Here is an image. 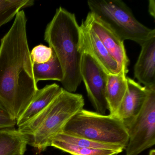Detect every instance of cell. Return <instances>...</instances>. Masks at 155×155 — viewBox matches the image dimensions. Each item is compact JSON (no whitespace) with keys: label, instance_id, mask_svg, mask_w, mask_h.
<instances>
[{"label":"cell","instance_id":"6da1fadb","mask_svg":"<svg viewBox=\"0 0 155 155\" xmlns=\"http://www.w3.org/2000/svg\"><path fill=\"white\" fill-rule=\"evenodd\" d=\"M27 22L21 10L0 46V104L16 120L39 89L33 74Z\"/></svg>","mask_w":155,"mask_h":155},{"label":"cell","instance_id":"7a4b0ae2","mask_svg":"<svg viewBox=\"0 0 155 155\" xmlns=\"http://www.w3.org/2000/svg\"><path fill=\"white\" fill-rule=\"evenodd\" d=\"M44 39L61 65L63 88L71 93L75 92L82 81L80 69L83 52L80 26L75 14L62 7L57 9L47 25Z\"/></svg>","mask_w":155,"mask_h":155},{"label":"cell","instance_id":"3957f363","mask_svg":"<svg viewBox=\"0 0 155 155\" xmlns=\"http://www.w3.org/2000/svg\"><path fill=\"white\" fill-rule=\"evenodd\" d=\"M85 101L81 94L61 88L60 93L42 111L18 130L30 137V144L40 151L51 146L56 136L63 131L71 119L83 109Z\"/></svg>","mask_w":155,"mask_h":155},{"label":"cell","instance_id":"277c9868","mask_svg":"<svg viewBox=\"0 0 155 155\" xmlns=\"http://www.w3.org/2000/svg\"><path fill=\"white\" fill-rule=\"evenodd\" d=\"M62 132L126 148L129 137L123 122L110 115L81 110L68 122Z\"/></svg>","mask_w":155,"mask_h":155},{"label":"cell","instance_id":"5b68a950","mask_svg":"<svg viewBox=\"0 0 155 155\" xmlns=\"http://www.w3.org/2000/svg\"><path fill=\"white\" fill-rule=\"evenodd\" d=\"M90 12L108 24L123 41H132L140 46L155 36V30L141 24L130 8L120 0H89Z\"/></svg>","mask_w":155,"mask_h":155},{"label":"cell","instance_id":"8992f818","mask_svg":"<svg viewBox=\"0 0 155 155\" xmlns=\"http://www.w3.org/2000/svg\"><path fill=\"white\" fill-rule=\"evenodd\" d=\"M147 88L141 110L126 127L129 137L126 155H138L155 144V86Z\"/></svg>","mask_w":155,"mask_h":155},{"label":"cell","instance_id":"52a82bcc","mask_svg":"<svg viewBox=\"0 0 155 155\" xmlns=\"http://www.w3.org/2000/svg\"><path fill=\"white\" fill-rule=\"evenodd\" d=\"M80 71L88 97L96 112L106 115L108 110L106 98L108 74L90 55L84 51Z\"/></svg>","mask_w":155,"mask_h":155},{"label":"cell","instance_id":"ba28073f","mask_svg":"<svg viewBox=\"0 0 155 155\" xmlns=\"http://www.w3.org/2000/svg\"><path fill=\"white\" fill-rule=\"evenodd\" d=\"M82 22L97 35L110 56L117 61L119 72L121 69L128 72L130 61L127 56L124 41L110 26L91 12L88 13L86 20Z\"/></svg>","mask_w":155,"mask_h":155},{"label":"cell","instance_id":"9c48e42d","mask_svg":"<svg viewBox=\"0 0 155 155\" xmlns=\"http://www.w3.org/2000/svg\"><path fill=\"white\" fill-rule=\"evenodd\" d=\"M82 52L90 55L108 75L119 72L117 61L110 56L97 36L83 22L80 25Z\"/></svg>","mask_w":155,"mask_h":155},{"label":"cell","instance_id":"30bf717a","mask_svg":"<svg viewBox=\"0 0 155 155\" xmlns=\"http://www.w3.org/2000/svg\"><path fill=\"white\" fill-rule=\"evenodd\" d=\"M127 89L114 117L127 126L141 110L147 95V87H142L135 81L127 78Z\"/></svg>","mask_w":155,"mask_h":155},{"label":"cell","instance_id":"8fae6325","mask_svg":"<svg viewBox=\"0 0 155 155\" xmlns=\"http://www.w3.org/2000/svg\"><path fill=\"white\" fill-rule=\"evenodd\" d=\"M134 67L135 78L145 87L155 86V36L145 41Z\"/></svg>","mask_w":155,"mask_h":155},{"label":"cell","instance_id":"7c38bea8","mask_svg":"<svg viewBox=\"0 0 155 155\" xmlns=\"http://www.w3.org/2000/svg\"><path fill=\"white\" fill-rule=\"evenodd\" d=\"M56 83L38 89L29 105L17 120L18 127L24 125L46 108L61 91Z\"/></svg>","mask_w":155,"mask_h":155},{"label":"cell","instance_id":"4fadbf2b","mask_svg":"<svg viewBox=\"0 0 155 155\" xmlns=\"http://www.w3.org/2000/svg\"><path fill=\"white\" fill-rule=\"evenodd\" d=\"M127 71H121L116 75H108L106 98L109 115L114 117L117 113L127 89Z\"/></svg>","mask_w":155,"mask_h":155},{"label":"cell","instance_id":"5bb4252c","mask_svg":"<svg viewBox=\"0 0 155 155\" xmlns=\"http://www.w3.org/2000/svg\"><path fill=\"white\" fill-rule=\"evenodd\" d=\"M30 140L15 128L0 129V155H24Z\"/></svg>","mask_w":155,"mask_h":155},{"label":"cell","instance_id":"9a60e30c","mask_svg":"<svg viewBox=\"0 0 155 155\" xmlns=\"http://www.w3.org/2000/svg\"><path fill=\"white\" fill-rule=\"evenodd\" d=\"M33 71L37 83L41 81L47 80L57 81L61 82L63 80L61 65L53 51L52 57L48 62L43 64H33Z\"/></svg>","mask_w":155,"mask_h":155},{"label":"cell","instance_id":"2e32d148","mask_svg":"<svg viewBox=\"0 0 155 155\" xmlns=\"http://www.w3.org/2000/svg\"><path fill=\"white\" fill-rule=\"evenodd\" d=\"M32 0H0V28L9 22L25 8L34 5Z\"/></svg>","mask_w":155,"mask_h":155},{"label":"cell","instance_id":"e0dca14e","mask_svg":"<svg viewBox=\"0 0 155 155\" xmlns=\"http://www.w3.org/2000/svg\"><path fill=\"white\" fill-rule=\"evenodd\" d=\"M54 139L82 147L116 150L120 153L125 150V148L121 146L100 143L87 139L71 136L63 132L58 134Z\"/></svg>","mask_w":155,"mask_h":155},{"label":"cell","instance_id":"ac0fdd59","mask_svg":"<svg viewBox=\"0 0 155 155\" xmlns=\"http://www.w3.org/2000/svg\"><path fill=\"white\" fill-rule=\"evenodd\" d=\"M51 146L72 155H116L120 153L116 150L82 147L55 139Z\"/></svg>","mask_w":155,"mask_h":155},{"label":"cell","instance_id":"d6986e66","mask_svg":"<svg viewBox=\"0 0 155 155\" xmlns=\"http://www.w3.org/2000/svg\"><path fill=\"white\" fill-rule=\"evenodd\" d=\"M53 51L50 47L43 45L36 46L30 52L33 64H43L48 62L52 57Z\"/></svg>","mask_w":155,"mask_h":155},{"label":"cell","instance_id":"ffe728a7","mask_svg":"<svg viewBox=\"0 0 155 155\" xmlns=\"http://www.w3.org/2000/svg\"><path fill=\"white\" fill-rule=\"evenodd\" d=\"M16 125L17 120L14 119L0 104V129L13 128Z\"/></svg>","mask_w":155,"mask_h":155},{"label":"cell","instance_id":"44dd1931","mask_svg":"<svg viewBox=\"0 0 155 155\" xmlns=\"http://www.w3.org/2000/svg\"><path fill=\"white\" fill-rule=\"evenodd\" d=\"M148 11L150 14L153 17V18H155V2L154 0H150L149 2Z\"/></svg>","mask_w":155,"mask_h":155},{"label":"cell","instance_id":"7402d4cb","mask_svg":"<svg viewBox=\"0 0 155 155\" xmlns=\"http://www.w3.org/2000/svg\"><path fill=\"white\" fill-rule=\"evenodd\" d=\"M149 155H155V150L154 149L151 150L150 151Z\"/></svg>","mask_w":155,"mask_h":155},{"label":"cell","instance_id":"603a6c76","mask_svg":"<svg viewBox=\"0 0 155 155\" xmlns=\"http://www.w3.org/2000/svg\"></svg>","mask_w":155,"mask_h":155}]
</instances>
